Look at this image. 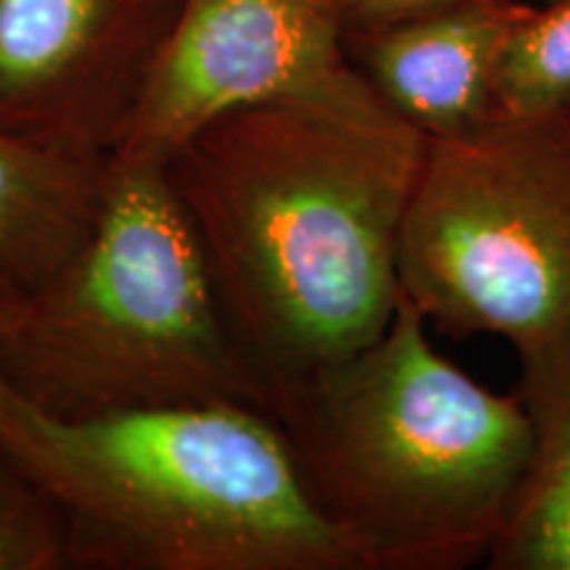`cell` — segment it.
Masks as SVG:
<instances>
[{
    "mask_svg": "<svg viewBox=\"0 0 570 570\" xmlns=\"http://www.w3.org/2000/svg\"><path fill=\"white\" fill-rule=\"evenodd\" d=\"M0 570H71L53 499L0 449Z\"/></svg>",
    "mask_w": 570,
    "mask_h": 570,
    "instance_id": "7c38bea8",
    "label": "cell"
},
{
    "mask_svg": "<svg viewBox=\"0 0 570 570\" xmlns=\"http://www.w3.org/2000/svg\"><path fill=\"white\" fill-rule=\"evenodd\" d=\"M533 3L458 0L346 35V51L375 96L428 142L460 138L491 122L499 61Z\"/></svg>",
    "mask_w": 570,
    "mask_h": 570,
    "instance_id": "ba28073f",
    "label": "cell"
},
{
    "mask_svg": "<svg viewBox=\"0 0 570 570\" xmlns=\"http://www.w3.org/2000/svg\"><path fill=\"white\" fill-rule=\"evenodd\" d=\"M375 96L336 0H185L114 159L164 164L225 114Z\"/></svg>",
    "mask_w": 570,
    "mask_h": 570,
    "instance_id": "8992f818",
    "label": "cell"
},
{
    "mask_svg": "<svg viewBox=\"0 0 570 570\" xmlns=\"http://www.w3.org/2000/svg\"><path fill=\"white\" fill-rule=\"evenodd\" d=\"M0 377L67 420L223 402L269 415L161 164L114 159L88 244L0 336Z\"/></svg>",
    "mask_w": 570,
    "mask_h": 570,
    "instance_id": "277c9868",
    "label": "cell"
},
{
    "mask_svg": "<svg viewBox=\"0 0 570 570\" xmlns=\"http://www.w3.org/2000/svg\"><path fill=\"white\" fill-rule=\"evenodd\" d=\"M399 283L428 325L515 354L570 325V106L428 142Z\"/></svg>",
    "mask_w": 570,
    "mask_h": 570,
    "instance_id": "5b68a950",
    "label": "cell"
},
{
    "mask_svg": "<svg viewBox=\"0 0 570 570\" xmlns=\"http://www.w3.org/2000/svg\"><path fill=\"white\" fill-rule=\"evenodd\" d=\"M27 298H30V294L24 288H19L9 277L0 275V336L24 315Z\"/></svg>",
    "mask_w": 570,
    "mask_h": 570,
    "instance_id": "5bb4252c",
    "label": "cell"
},
{
    "mask_svg": "<svg viewBox=\"0 0 570 570\" xmlns=\"http://www.w3.org/2000/svg\"><path fill=\"white\" fill-rule=\"evenodd\" d=\"M458 0H336L344 17L346 35L381 30L394 21L417 17V13L441 9Z\"/></svg>",
    "mask_w": 570,
    "mask_h": 570,
    "instance_id": "4fadbf2b",
    "label": "cell"
},
{
    "mask_svg": "<svg viewBox=\"0 0 570 570\" xmlns=\"http://www.w3.org/2000/svg\"><path fill=\"white\" fill-rule=\"evenodd\" d=\"M570 106V0L533 3L504 48L491 119H525Z\"/></svg>",
    "mask_w": 570,
    "mask_h": 570,
    "instance_id": "8fae6325",
    "label": "cell"
},
{
    "mask_svg": "<svg viewBox=\"0 0 570 570\" xmlns=\"http://www.w3.org/2000/svg\"><path fill=\"white\" fill-rule=\"evenodd\" d=\"M111 164L0 127V275L35 294L61 273L96 230Z\"/></svg>",
    "mask_w": 570,
    "mask_h": 570,
    "instance_id": "9c48e42d",
    "label": "cell"
},
{
    "mask_svg": "<svg viewBox=\"0 0 570 570\" xmlns=\"http://www.w3.org/2000/svg\"><path fill=\"white\" fill-rule=\"evenodd\" d=\"M425 151L370 96L230 111L161 164L273 417L389 327Z\"/></svg>",
    "mask_w": 570,
    "mask_h": 570,
    "instance_id": "6da1fadb",
    "label": "cell"
},
{
    "mask_svg": "<svg viewBox=\"0 0 570 570\" xmlns=\"http://www.w3.org/2000/svg\"><path fill=\"white\" fill-rule=\"evenodd\" d=\"M275 420L362 570L489 562L531 454L518 391L497 394L439 354L404 291L383 336Z\"/></svg>",
    "mask_w": 570,
    "mask_h": 570,
    "instance_id": "3957f363",
    "label": "cell"
},
{
    "mask_svg": "<svg viewBox=\"0 0 570 570\" xmlns=\"http://www.w3.org/2000/svg\"><path fill=\"white\" fill-rule=\"evenodd\" d=\"M0 449L59 508L71 570H362L256 407L67 420L0 377Z\"/></svg>",
    "mask_w": 570,
    "mask_h": 570,
    "instance_id": "7a4b0ae2",
    "label": "cell"
},
{
    "mask_svg": "<svg viewBox=\"0 0 570 570\" xmlns=\"http://www.w3.org/2000/svg\"><path fill=\"white\" fill-rule=\"evenodd\" d=\"M185 0H0V127L114 156Z\"/></svg>",
    "mask_w": 570,
    "mask_h": 570,
    "instance_id": "52a82bcc",
    "label": "cell"
},
{
    "mask_svg": "<svg viewBox=\"0 0 570 570\" xmlns=\"http://www.w3.org/2000/svg\"><path fill=\"white\" fill-rule=\"evenodd\" d=\"M531 454L491 570H570V325L518 352Z\"/></svg>",
    "mask_w": 570,
    "mask_h": 570,
    "instance_id": "30bf717a",
    "label": "cell"
}]
</instances>
